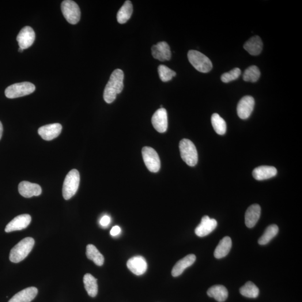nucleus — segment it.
Masks as SVG:
<instances>
[{"label": "nucleus", "instance_id": "nucleus-35", "mask_svg": "<svg viewBox=\"0 0 302 302\" xmlns=\"http://www.w3.org/2000/svg\"><path fill=\"white\" fill-rule=\"evenodd\" d=\"M121 232V229L119 226H113L111 231V235L112 236H116L118 235Z\"/></svg>", "mask_w": 302, "mask_h": 302}, {"label": "nucleus", "instance_id": "nucleus-27", "mask_svg": "<svg viewBox=\"0 0 302 302\" xmlns=\"http://www.w3.org/2000/svg\"><path fill=\"white\" fill-rule=\"evenodd\" d=\"M97 279L94 278L92 274H86L85 275L84 277L85 288L90 297H95L97 294Z\"/></svg>", "mask_w": 302, "mask_h": 302}, {"label": "nucleus", "instance_id": "nucleus-9", "mask_svg": "<svg viewBox=\"0 0 302 302\" xmlns=\"http://www.w3.org/2000/svg\"><path fill=\"white\" fill-rule=\"evenodd\" d=\"M255 100L251 96H245L242 98L237 105V114L242 119H246L250 117L254 110Z\"/></svg>", "mask_w": 302, "mask_h": 302}, {"label": "nucleus", "instance_id": "nucleus-26", "mask_svg": "<svg viewBox=\"0 0 302 302\" xmlns=\"http://www.w3.org/2000/svg\"><path fill=\"white\" fill-rule=\"evenodd\" d=\"M87 258L92 260L97 266H102L104 263V258L97 248L93 245H88L86 247Z\"/></svg>", "mask_w": 302, "mask_h": 302}, {"label": "nucleus", "instance_id": "nucleus-11", "mask_svg": "<svg viewBox=\"0 0 302 302\" xmlns=\"http://www.w3.org/2000/svg\"><path fill=\"white\" fill-rule=\"evenodd\" d=\"M152 123L154 129L159 133H164L168 127V113L164 108H160L154 113Z\"/></svg>", "mask_w": 302, "mask_h": 302}, {"label": "nucleus", "instance_id": "nucleus-34", "mask_svg": "<svg viewBox=\"0 0 302 302\" xmlns=\"http://www.w3.org/2000/svg\"><path fill=\"white\" fill-rule=\"evenodd\" d=\"M111 218L108 216H104L102 217L100 221V224L102 226H106L110 224Z\"/></svg>", "mask_w": 302, "mask_h": 302}, {"label": "nucleus", "instance_id": "nucleus-22", "mask_svg": "<svg viewBox=\"0 0 302 302\" xmlns=\"http://www.w3.org/2000/svg\"><path fill=\"white\" fill-rule=\"evenodd\" d=\"M244 47L251 55L258 56L261 54L263 50L262 40L259 36L252 37L245 43Z\"/></svg>", "mask_w": 302, "mask_h": 302}, {"label": "nucleus", "instance_id": "nucleus-24", "mask_svg": "<svg viewBox=\"0 0 302 302\" xmlns=\"http://www.w3.org/2000/svg\"><path fill=\"white\" fill-rule=\"evenodd\" d=\"M208 296L214 298L218 302H225L228 298V292L226 287L221 285H216L210 287L207 291Z\"/></svg>", "mask_w": 302, "mask_h": 302}, {"label": "nucleus", "instance_id": "nucleus-4", "mask_svg": "<svg viewBox=\"0 0 302 302\" xmlns=\"http://www.w3.org/2000/svg\"><path fill=\"white\" fill-rule=\"evenodd\" d=\"M179 149L181 158L190 166H194L198 163L197 150L189 139H183L180 142Z\"/></svg>", "mask_w": 302, "mask_h": 302}, {"label": "nucleus", "instance_id": "nucleus-37", "mask_svg": "<svg viewBox=\"0 0 302 302\" xmlns=\"http://www.w3.org/2000/svg\"><path fill=\"white\" fill-rule=\"evenodd\" d=\"M23 51H24V50H22V49H21V48H19V52H23Z\"/></svg>", "mask_w": 302, "mask_h": 302}, {"label": "nucleus", "instance_id": "nucleus-12", "mask_svg": "<svg viewBox=\"0 0 302 302\" xmlns=\"http://www.w3.org/2000/svg\"><path fill=\"white\" fill-rule=\"evenodd\" d=\"M32 218L27 214H21L15 217L6 226L5 231L9 233L13 231H20L27 227L31 222Z\"/></svg>", "mask_w": 302, "mask_h": 302}, {"label": "nucleus", "instance_id": "nucleus-30", "mask_svg": "<svg viewBox=\"0 0 302 302\" xmlns=\"http://www.w3.org/2000/svg\"><path fill=\"white\" fill-rule=\"evenodd\" d=\"M240 293L244 297L250 298L258 297L259 289L255 284L251 282H248L240 289Z\"/></svg>", "mask_w": 302, "mask_h": 302}, {"label": "nucleus", "instance_id": "nucleus-23", "mask_svg": "<svg viewBox=\"0 0 302 302\" xmlns=\"http://www.w3.org/2000/svg\"><path fill=\"white\" fill-rule=\"evenodd\" d=\"M232 247L231 238L226 236L222 239L215 249L214 256L216 259H222L228 254Z\"/></svg>", "mask_w": 302, "mask_h": 302}, {"label": "nucleus", "instance_id": "nucleus-20", "mask_svg": "<svg viewBox=\"0 0 302 302\" xmlns=\"http://www.w3.org/2000/svg\"><path fill=\"white\" fill-rule=\"evenodd\" d=\"M196 256L194 254H189L179 260L172 268L171 274L173 277H177L182 274L187 268L190 267L194 263Z\"/></svg>", "mask_w": 302, "mask_h": 302}, {"label": "nucleus", "instance_id": "nucleus-17", "mask_svg": "<svg viewBox=\"0 0 302 302\" xmlns=\"http://www.w3.org/2000/svg\"><path fill=\"white\" fill-rule=\"evenodd\" d=\"M19 192L25 198H31L34 196H39L41 194V188L37 184H33L28 181H22L18 187Z\"/></svg>", "mask_w": 302, "mask_h": 302}, {"label": "nucleus", "instance_id": "nucleus-15", "mask_svg": "<svg viewBox=\"0 0 302 302\" xmlns=\"http://www.w3.org/2000/svg\"><path fill=\"white\" fill-rule=\"evenodd\" d=\"M127 265L131 271L136 275H142L146 273L147 263L142 256H136L128 260Z\"/></svg>", "mask_w": 302, "mask_h": 302}, {"label": "nucleus", "instance_id": "nucleus-2", "mask_svg": "<svg viewBox=\"0 0 302 302\" xmlns=\"http://www.w3.org/2000/svg\"><path fill=\"white\" fill-rule=\"evenodd\" d=\"M35 241L32 237H26L22 240L11 249L9 259L14 263H19L29 254L35 245Z\"/></svg>", "mask_w": 302, "mask_h": 302}, {"label": "nucleus", "instance_id": "nucleus-18", "mask_svg": "<svg viewBox=\"0 0 302 302\" xmlns=\"http://www.w3.org/2000/svg\"><path fill=\"white\" fill-rule=\"evenodd\" d=\"M277 170L273 166H262L256 168L252 172L253 177L256 180H264L276 176Z\"/></svg>", "mask_w": 302, "mask_h": 302}, {"label": "nucleus", "instance_id": "nucleus-3", "mask_svg": "<svg viewBox=\"0 0 302 302\" xmlns=\"http://www.w3.org/2000/svg\"><path fill=\"white\" fill-rule=\"evenodd\" d=\"M80 173L77 170H72L68 173L64 181L62 189L64 199L69 200L76 193L79 184H80Z\"/></svg>", "mask_w": 302, "mask_h": 302}, {"label": "nucleus", "instance_id": "nucleus-33", "mask_svg": "<svg viewBox=\"0 0 302 302\" xmlns=\"http://www.w3.org/2000/svg\"><path fill=\"white\" fill-rule=\"evenodd\" d=\"M241 72L239 68H235L228 72L222 75L221 80L222 82L225 83H228L233 80H237L239 77Z\"/></svg>", "mask_w": 302, "mask_h": 302}, {"label": "nucleus", "instance_id": "nucleus-13", "mask_svg": "<svg viewBox=\"0 0 302 302\" xmlns=\"http://www.w3.org/2000/svg\"><path fill=\"white\" fill-rule=\"evenodd\" d=\"M217 226V222L216 220L205 216L202 218L201 224L196 226L195 233L198 237H205L213 232Z\"/></svg>", "mask_w": 302, "mask_h": 302}, {"label": "nucleus", "instance_id": "nucleus-16", "mask_svg": "<svg viewBox=\"0 0 302 302\" xmlns=\"http://www.w3.org/2000/svg\"><path fill=\"white\" fill-rule=\"evenodd\" d=\"M62 126L59 123L48 124L41 127L38 130V134L45 141H51L58 137L61 133Z\"/></svg>", "mask_w": 302, "mask_h": 302}, {"label": "nucleus", "instance_id": "nucleus-32", "mask_svg": "<svg viewBox=\"0 0 302 302\" xmlns=\"http://www.w3.org/2000/svg\"><path fill=\"white\" fill-rule=\"evenodd\" d=\"M158 74L162 81L168 82L172 80L175 77L176 74L167 66L160 65L158 68Z\"/></svg>", "mask_w": 302, "mask_h": 302}, {"label": "nucleus", "instance_id": "nucleus-7", "mask_svg": "<svg viewBox=\"0 0 302 302\" xmlns=\"http://www.w3.org/2000/svg\"><path fill=\"white\" fill-rule=\"evenodd\" d=\"M61 10L63 17L70 24L78 23L81 18V10L76 3L71 0H65L62 2Z\"/></svg>", "mask_w": 302, "mask_h": 302}, {"label": "nucleus", "instance_id": "nucleus-36", "mask_svg": "<svg viewBox=\"0 0 302 302\" xmlns=\"http://www.w3.org/2000/svg\"><path fill=\"white\" fill-rule=\"evenodd\" d=\"M3 132V126L1 122H0V140H1Z\"/></svg>", "mask_w": 302, "mask_h": 302}, {"label": "nucleus", "instance_id": "nucleus-28", "mask_svg": "<svg viewBox=\"0 0 302 302\" xmlns=\"http://www.w3.org/2000/svg\"><path fill=\"white\" fill-rule=\"evenodd\" d=\"M279 228L276 225H271L267 226L263 235L260 238L258 243L260 245H265L269 243L277 235Z\"/></svg>", "mask_w": 302, "mask_h": 302}, {"label": "nucleus", "instance_id": "nucleus-1", "mask_svg": "<svg viewBox=\"0 0 302 302\" xmlns=\"http://www.w3.org/2000/svg\"><path fill=\"white\" fill-rule=\"evenodd\" d=\"M123 81L124 73L122 70L116 69L113 72L104 90L103 97L106 103H113L115 100L116 95L122 92Z\"/></svg>", "mask_w": 302, "mask_h": 302}, {"label": "nucleus", "instance_id": "nucleus-10", "mask_svg": "<svg viewBox=\"0 0 302 302\" xmlns=\"http://www.w3.org/2000/svg\"><path fill=\"white\" fill-rule=\"evenodd\" d=\"M36 38V34L34 30L30 26H26L22 28L17 36L19 48L24 50L31 47Z\"/></svg>", "mask_w": 302, "mask_h": 302}, {"label": "nucleus", "instance_id": "nucleus-8", "mask_svg": "<svg viewBox=\"0 0 302 302\" xmlns=\"http://www.w3.org/2000/svg\"><path fill=\"white\" fill-rule=\"evenodd\" d=\"M143 161L147 169L152 172L160 170L161 162L156 151L150 147H143L142 150Z\"/></svg>", "mask_w": 302, "mask_h": 302}, {"label": "nucleus", "instance_id": "nucleus-6", "mask_svg": "<svg viewBox=\"0 0 302 302\" xmlns=\"http://www.w3.org/2000/svg\"><path fill=\"white\" fill-rule=\"evenodd\" d=\"M36 90V86L31 82H23L17 83L7 87L5 90V95L9 99H15L28 95Z\"/></svg>", "mask_w": 302, "mask_h": 302}, {"label": "nucleus", "instance_id": "nucleus-5", "mask_svg": "<svg viewBox=\"0 0 302 302\" xmlns=\"http://www.w3.org/2000/svg\"><path fill=\"white\" fill-rule=\"evenodd\" d=\"M188 58L191 65L201 73H208L212 69L211 60L201 52L190 50L188 52Z\"/></svg>", "mask_w": 302, "mask_h": 302}, {"label": "nucleus", "instance_id": "nucleus-31", "mask_svg": "<svg viewBox=\"0 0 302 302\" xmlns=\"http://www.w3.org/2000/svg\"><path fill=\"white\" fill-rule=\"evenodd\" d=\"M260 77V71L256 66H251L245 70L243 78L245 81L255 82Z\"/></svg>", "mask_w": 302, "mask_h": 302}, {"label": "nucleus", "instance_id": "nucleus-25", "mask_svg": "<svg viewBox=\"0 0 302 302\" xmlns=\"http://www.w3.org/2000/svg\"><path fill=\"white\" fill-rule=\"evenodd\" d=\"M132 13H133V5L131 1L127 0L124 3L117 14V20L121 24L126 23L131 18Z\"/></svg>", "mask_w": 302, "mask_h": 302}, {"label": "nucleus", "instance_id": "nucleus-14", "mask_svg": "<svg viewBox=\"0 0 302 302\" xmlns=\"http://www.w3.org/2000/svg\"><path fill=\"white\" fill-rule=\"evenodd\" d=\"M152 55L156 59L163 62L169 60L171 57V52L169 45L166 41H161L151 48Z\"/></svg>", "mask_w": 302, "mask_h": 302}, {"label": "nucleus", "instance_id": "nucleus-29", "mask_svg": "<svg viewBox=\"0 0 302 302\" xmlns=\"http://www.w3.org/2000/svg\"><path fill=\"white\" fill-rule=\"evenodd\" d=\"M211 121L214 130L217 134L224 135L226 133V123L220 115L217 113H214L211 116Z\"/></svg>", "mask_w": 302, "mask_h": 302}, {"label": "nucleus", "instance_id": "nucleus-19", "mask_svg": "<svg viewBox=\"0 0 302 302\" xmlns=\"http://www.w3.org/2000/svg\"><path fill=\"white\" fill-rule=\"evenodd\" d=\"M261 214V207L258 205H253L248 208L245 214V224L248 228H252L258 222Z\"/></svg>", "mask_w": 302, "mask_h": 302}, {"label": "nucleus", "instance_id": "nucleus-21", "mask_svg": "<svg viewBox=\"0 0 302 302\" xmlns=\"http://www.w3.org/2000/svg\"><path fill=\"white\" fill-rule=\"evenodd\" d=\"M38 292L36 287H29L15 294L8 302H30L35 299Z\"/></svg>", "mask_w": 302, "mask_h": 302}]
</instances>
